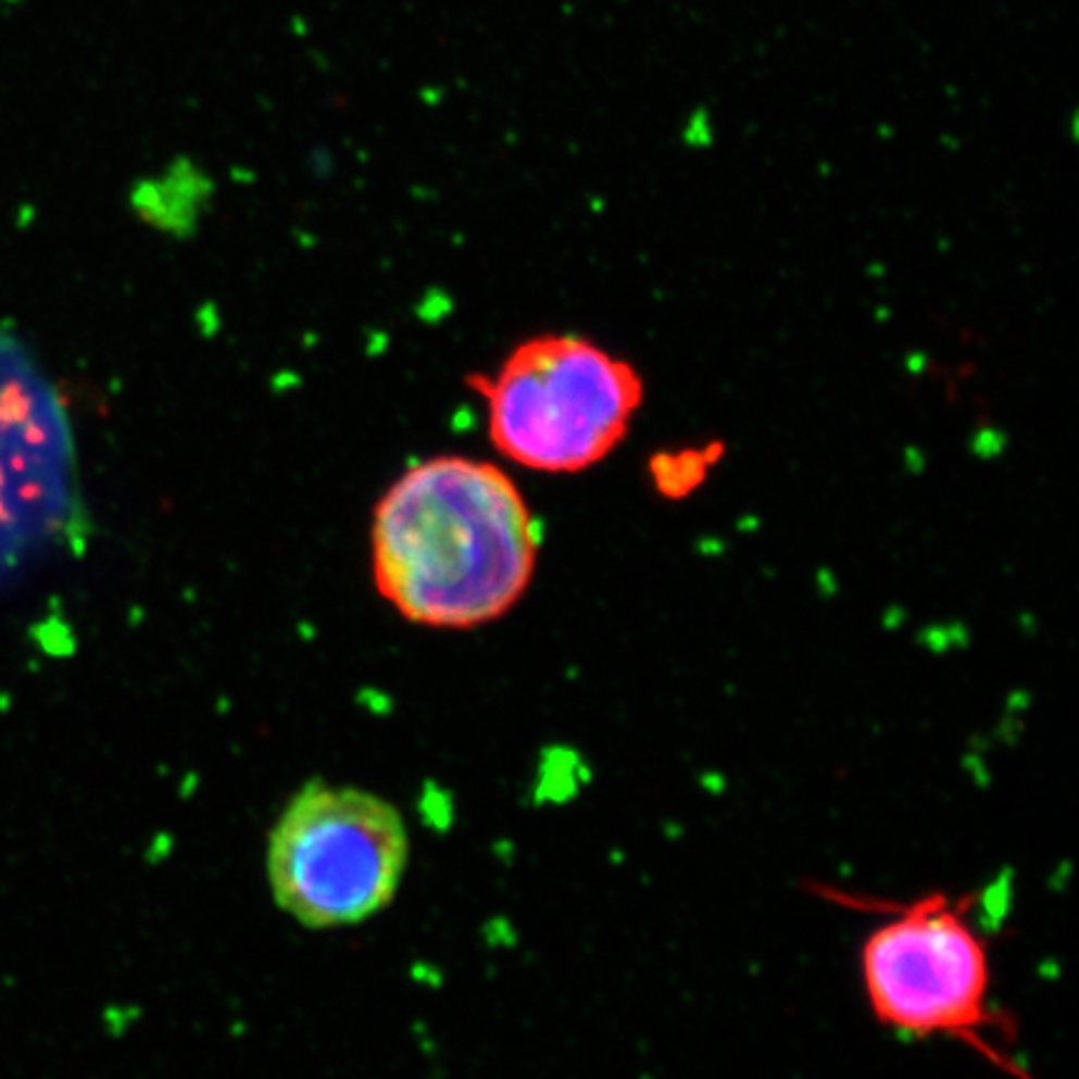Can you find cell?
I'll use <instances>...</instances> for the list:
<instances>
[{"label":"cell","mask_w":1079,"mask_h":1079,"mask_svg":"<svg viewBox=\"0 0 1079 1079\" xmlns=\"http://www.w3.org/2000/svg\"><path fill=\"white\" fill-rule=\"evenodd\" d=\"M467 382L485 400L498 453L548 475L602 463L642 405V378L627 360L563 333L520 342L495 373Z\"/></svg>","instance_id":"7a4b0ae2"},{"label":"cell","mask_w":1079,"mask_h":1079,"mask_svg":"<svg viewBox=\"0 0 1079 1079\" xmlns=\"http://www.w3.org/2000/svg\"><path fill=\"white\" fill-rule=\"evenodd\" d=\"M540 530L513 478L463 455L423 460L373 513L371 567L403 620L473 630L505 617L528 592Z\"/></svg>","instance_id":"6da1fadb"},{"label":"cell","mask_w":1079,"mask_h":1079,"mask_svg":"<svg viewBox=\"0 0 1079 1079\" xmlns=\"http://www.w3.org/2000/svg\"><path fill=\"white\" fill-rule=\"evenodd\" d=\"M63 410L15 338L0 330V575L48 542L71 505Z\"/></svg>","instance_id":"5b68a950"},{"label":"cell","mask_w":1079,"mask_h":1079,"mask_svg":"<svg viewBox=\"0 0 1079 1079\" xmlns=\"http://www.w3.org/2000/svg\"><path fill=\"white\" fill-rule=\"evenodd\" d=\"M410 860L396 805L315 780L283 810L267 840V884L308 930L363 925L396 900Z\"/></svg>","instance_id":"3957f363"},{"label":"cell","mask_w":1079,"mask_h":1079,"mask_svg":"<svg viewBox=\"0 0 1079 1079\" xmlns=\"http://www.w3.org/2000/svg\"><path fill=\"white\" fill-rule=\"evenodd\" d=\"M967 900H915L877 927L863 948V984L877 1022L905 1037L965 1040L1002 1065L984 1042L992 1025L990 959L967 919Z\"/></svg>","instance_id":"277c9868"}]
</instances>
